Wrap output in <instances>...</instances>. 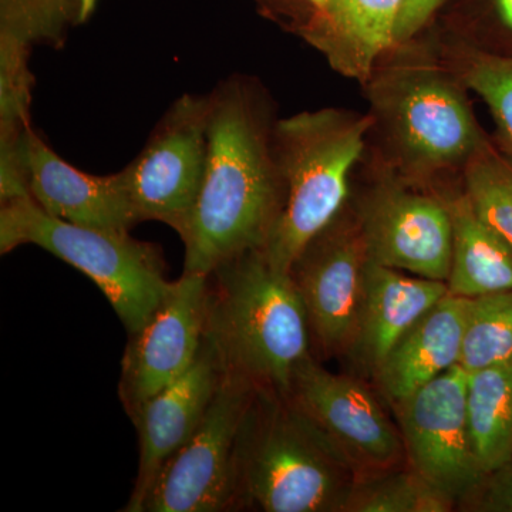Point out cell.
Segmentation results:
<instances>
[{"instance_id": "cell-1", "label": "cell", "mask_w": 512, "mask_h": 512, "mask_svg": "<svg viewBox=\"0 0 512 512\" xmlns=\"http://www.w3.org/2000/svg\"><path fill=\"white\" fill-rule=\"evenodd\" d=\"M208 103L204 183L180 235L184 272L202 275L264 248L285 202L275 123L256 83L229 77L208 94Z\"/></svg>"}, {"instance_id": "cell-2", "label": "cell", "mask_w": 512, "mask_h": 512, "mask_svg": "<svg viewBox=\"0 0 512 512\" xmlns=\"http://www.w3.org/2000/svg\"><path fill=\"white\" fill-rule=\"evenodd\" d=\"M208 284L205 339L224 372L288 394L296 369L312 355L308 315L291 272L255 249L218 266Z\"/></svg>"}, {"instance_id": "cell-3", "label": "cell", "mask_w": 512, "mask_h": 512, "mask_svg": "<svg viewBox=\"0 0 512 512\" xmlns=\"http://www.w3.org/2000/svg\"><path fill=\"white\" fill-rule=\"evenodd\" d=\"M357 477L288 394L256 387L237 441V510L345 512Z\"/></svg>"}, {"instance_id": "cell-4", "label": "cell", "mask_w": 512, "mask_h": 512, "mask_svg": "<svg viewBox=\"0 0 512 512\" xmlns=\"http://www.w3.org/2000/svg\"><path fill=\"white\" fill-rule=\"evenodd\" d=\"M370 77L373 120L379 123L404 178L427 180L464 170L488 143L476 119L467 87L456 73L424 53L404 50Z\"/></svg>"}, {"instance_id": "cell-5", "label": "cell", "mask_w": 512, "mask_h": 512, "mask_svg": "<svg viewBox=\"0 0 512 512\" xmlns=\"http://www.w3.org/2000/svg\"><path fill=\"white\" fill-rule=\"evenodd\" d=\"M375 126L372 114L322 109L275 123V148L285 185L281 217L262 251L291 271L309 241L348 204L349 181Z\"/></svg>"}, {"instance_id": "cell-6", "label": "cell", "mask_w": 512, "mask_h": 512, "mask_svg": "<svg viewBox=\"0 0 512 512\" xmlns=\"http://www.w3.org/2000/svg\"><path fill=\"white\" fill-rule=\"evenodd\" d=\"M35 245L72 265L103 292L128 335L154 315L173 282L160 249L130 232L82 227L47 214L30 195L0 207V254Z\"/></svg>"}, {"instance_id": "cell-7", "label": "cell", "mask_w": 512, "mask_h": 512, "mask_svg": "<svg viewBox=\"0 0 512 512\" xmlns=\"http://www.w3.org/2000/svg\"><path fill=\"white\" fill-rule=\"evenodd\" d=\"M255 389L244 377L224 372L200 426L161 468L143 512L237 510L235 451Z\"/></svg>"}, {"instance_id": "cell-8", "label": "cell", "mask_w": 512, "mask_h": 512, "mask_svg": "<svg viewBox=\"0 0 512 512\" xmlns=\"http://www.w3.org/2000/svg\"><path fill=\"white\" fill-rule=\"evenodd\" d=\"M208 107V96L200 94L175 100L146 147L124 168L140 222H163L183 234L207 168Z\"/></svg>"}, {"instance_id": "cell-9", "label": "cell", "mask_w": 512, "mask_h": 512, "mask_svg": "<svg viewBox=\"0 0 512 512\" xmlns=\"http://www.w3.org/2000/svg\"><path fill=\"white\" fill-rule=\"evenodd\" d=\"M288 396L348 460L357 480L406 466L396 421L356 377L335 375L311 355L296 369Z\"/></svg>"}, {"instance_id": "cell-10", "label": "cell", "mask_w": 512, "mask_h": 512, "mask_svg": "<svg viewBox=\"0 0 512 512\" xmlns=\"http://www.w3.org/2000/svg\"><path fill=\"white\" fill-rule=\"evenodd\" d=\"M367 258L355 208L343 210L302 249L291 268L323 356H348L355 339Z\"/></svg>"}, {"instance_id": "cell-11", "label": "cell", "mask_w": 512, "mask_h": 512, "mask_svg": "<svg viewBox=\"0 0 512 512\" xmlns=\"http://www.w3.org/2000/svg\"><path fill=\"white\" fill-rule=\"evenodd\" d=\"M355 211L369 261L447 281L453 228L446 198L417 190L407 178L386 175L363 195Z\"/></svg>"}, {"instance_id": "cell-12", "label": "cell", "mask_w": 512, "mask_h": 512, "mask_svg": "<svg viewBox=\"0 0 512 512\" xmlns=\"http://www.w3.org/2000/svg\"><path fill=\"white\" fill-rule=\"evenodd\" d=\"M468 372L460 365L389 404L407 464L456 501L483 478L467 416Z\"/></svg>"}, {"instance_id": "cell-13", "label": "cell", "mask_w": 512, "mask_h": 512, "mask_svg": "<svg viewBox=\"0 0 512 512\" xmlns=\"http://www.w3.org/2000/svg\"><path fill=\"white\" fill-rule=\"evenodd\" d=\"M208 275L184 272L138 332L121 360L119 397L128 417L190 369L207 328Z\"/></svg>"}, {"instance_id": "cell-14", "label": "cell", "mask_w": 512, "mask_h": 512, "mask_svg": "<svg viewBox=\"0 0 512 512\" xmlns=\"http://www.w3.org/2000/svg\"><path fill=\"white\" fill-rule=\"evenodd\" d=\"M224 369L210 340L202 342L190 369L174 383L148 399L131 417L138 433V470L126 512H143L151 488L164 464L187 443L198 429Z\"/></svg>"}, {"instance_id": "cell-15", "label": "cell", "mask_w": 512, "mask_h": 512, "mask_svg": "<svg viewBox=\"0 0 512 512\" xmlns=\"http://www.w3.org/2000/svg\"><path fill=\"white\" fill-rule=\"evenodd\" d=\"M22 160L30 197L43 211L82 227L130 232L140 224L126 175H93L57 156L43 138L26 130Z\"/></svg>"}, {"instance_id": "cell-16", "label": "cell", "mask_w": 512, "mask_h": 512, "mask_svg": "<svg viewBox=\"0 0 512 512\" xmlns=\"http://www.w3.org/2000/svg\"><path fill=\"white\" fill-rule=\"evenodd\" d=\"M447 293V282L407 276L367 261L349 359L375 376L404 333Z\"/></svg>"}, {"instance_id": "cell-17", "label": "cell", "mask_w": 512, "mask_h": 512, "mask_svg": "<svg viewBox=\"0 0 512 512\" xmlns=\"http://www.w3.org/2000/svg\"><path fill=\"white\" fill-rule=\"evenodd\" d=\"M404 0H335L316 13L302 36L343 76L366 84L396 47Z\"/></svg>"}, {"instance_id": "cell-18", "label": "cell", "mask_w": 512, "mask_h": 512, "mask_svg": "<svg viewBox=\"0 0 512 512\" xmlns=\"http://www.w3.org/2000/svg\"><path fill=\"white\" fill-rule=\"evenodd\" d=\"M467 298L440 299L407 330L373 376L387 403L426 386L460 362Z\"/></svg>"}, {"instance_id": "cell-19", "label": "cell", "mask_w": 512, "mask_h": 512, "mask_svg": "<svg viewBox=\"0 0 512 512\" xmlns=\"http://www.w3.org/2000/svg\"><path fill=\"white\" fill-rule=\"evenodd\" d=\"M453 228L448 293L478 298L512 291V245L481 220L466 192L446 200Z\"/></svg>"}, {"instance_id": "cell-20", "label": "cell", "mask_w": 512, "mask_h": 512, "mask_svg": "<svg viewBox=\"0 0 512 512\" xmlns=\"http://www.w3.org/2000/svg\"><path fill=\"white\" fill-rule=\"evenodd\" d=\"M467 416L478 466L491 473L512 461V362L468 373Z\"/></svg>"}, {"instance_id": "cell-21", "label": "cell", "mask_w": 512, "mask_h": 512, "mask_svg": "<svg viewBox=\"0 0 512 512\" xmlns=\"http://www.w3.org/2000/svg\"><path fill=\"white\" fill-rule=\"evenodd\" d=\"M32 46L0 35V178L15 181L23 175L22 141L30 127Z\"/></svg>"}, {"instance_id": "cell-22", "label": "cell", "mask_w": 512, "mask_h": 512, "mask_svg": "<svg viewBox=\"0 0 512 512\" xmlns=\"http://www.w3.org/2000/svg\"><path fill=\"white\" fill-rule=\"evenodd\" d=\"M456 501L409 464L357 480L345 512H448Z\"/></svg>"}, {"instance_id": "cell-23", "label": "cell", "mask_w": 512, "mask_h": 512, "mask_svg": "<svg viewBox=\"0 0 512 512\" xmlns=\"http://www.w3.org/2000/svg\"><path fill=\"white\" fill-rule=\"evenodd\" d=\"M512 362V291L467 299L460 362L468 373Z\"/></svg>"}, {"instance_id": "cell-24", "label": "cell", "mask_w": 512, "mask_h": 512, "mask_svg": "<svg viewBox=\"0 0 512 512\" xmlns=\"http://www.w3.org/2000/svg\"><path fill=\"white\" fill-rule=\"evenodd\" d=\"M464 192L481 220L512 245V157L488 141L463 170Z\"/></svg>"}, {"instance_id": "cell-25", "label": "cell", "mask_w": 512, "mask_h": 512, "mask_svg": "<svg viewBox=\"0 0 512 512\" xmlns=\"http://www.w3.org/2000/svg\"><path fill=\"white\" fill-rule=\"evenodd\" d=\"M454 70L467 89L487 104L500 146L512 157V56L463 47Z\"/></svg>"}, {"instance_id": "cell-26", "label": "cell", "mask_w": 512, "mask_h": 512, "mask_svg": "<svg viewBox=\"0 0 512 512\" xmlns=\"http://www.w3.org/2000/svg\"><path fill=\"white\" fill-rule=\"evenodd\" d=\"M77 23L76 0H0V35L26 45L59 49L67 30Z\"/></svg>"}, {"instance_id": "cell-27", "label": "cell", "mask_w": 512, "mask_h": 512, "mask_svg": "<svg viewBox=\"0 0 512 512\" xmlns=\"http://www.w3.org/2000/svg\"><path fill=\"white\" fill-rule=\"evenodd\" d=\"M457 510L512 512V461L484 474L466 495L458 500Z\"/></svg>"}, {"instance_id": "cell-28", "label": "cell", "mask_w": 512, "mask_h": 512, "mask_svg": "<svg viewBox=\"0 0 512 512\" xmlns=\"http://www.w3.org/2000/svg\"><path fill=\"white\" fill-rule=\"evenodd\" d=\"M444 0H404L396 30V46L406 45L424 28Z\"/></svg>"}, {"instance_id": "cell-29", "label": "cell", "mask_w": 512, "mask_h": 512, "mask_svg": "<svg viewBox=\"0 0 512 512\" xmlns=\"http://www.w3.org/2000/svg\"><path fill=\"white\" fill-rule=\"evenodd\" d=\"M498 15L505 26L512 32V0H495Z\"/></svg>"}, {"instance_id": "cell-30", "label": "cell", "mask_w": 512, "mask_h": 512, "mask_svg": "<svg viewBox=\"0 0 512 512\" xmlns=\"http://www.w3.org/2000/svg\"><path fill=\"white\" fill-rule=\"evenodd\" d=\"M79 6V20L80 23L86 22L89 16L92 15L94 8H96L97 0H76Z\"/></svg>"}, {"instance_id": "cell-31", "label": "cell", "mask_w": 512, "mask_h": 512, "mask_svg": "<svg viewBox=\"0 0 512 512\" xmlns=\"http://www.w3.org/2000/svg\"><path fill=\"white\" fill-rule=\"evenodd\" d=\"M306 2L311 3L313 8L316 9V13H325L328 12L335 0H306Z\"/></svg>"}]
</instances>
